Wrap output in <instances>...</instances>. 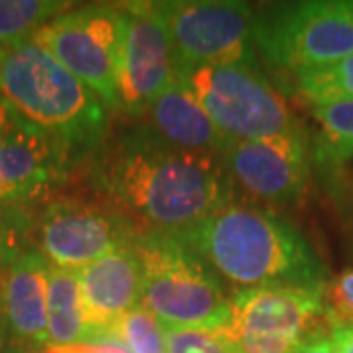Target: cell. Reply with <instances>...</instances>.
Instances as JSON below:
<instances>
[{
  "label": "cell",
  "instance_id": "1",
  "mask_svg": "<svg viewBox=\"0 0 353 353\" xmlns=\"http://www.w3.org/2000/svg\"><path fill=\"white\" fill-rule=\"evenodd\" d=\"M97 185L141 234L185 236L232 202L222 157L173 148L148 124L102 155Z\"/></svg>",
  "mask_w": 353,
  "mask_h": 353
},
{
  "label": "cell",
  "instance_id": "2",
  "mask_svg": "<svg viewBox=\"0 0 353 353\" xmlns=\"http://www.w3.org/2000/svg\"><path fill=\"white\" fill-rule=\"evenodd\" d=\"M185 241L222 281L238 290L303 287L324 290L328 271L312 245L287 218L230 202L185 236Z\"/></svg>",
  "mask_w": 353,
  "mask_h": 353
},
{
  "label": "cell",
  "instance_id": "3",
  "mask_svg": "<svg viewBox=\"0 0 353 353\" xmlns=\"http://www.w3.org/2000/svg\"><path fill=\"white\" fill-rule=\"evenodd\" d=\"M0 97L18 120L55 139L71 159L104 139L108 126L104 102L34 39L8 53Z\"/></svg>",
  "mask_w": 353,
  "mask_h": 353
},
{
  "label": "cell",
  "instance_id": "4",
  "mask_svg": "<svg viewBox=\"0 0 353 353\" xmlns=\"http://www.w3.org/2000/svg\"><path fill=\"white\" fill-rule=\"evenodd\" d=\"M143 259L141 306L165 330L226 328L232 320V294L185 241L163 234H139Z\"/></svg>",
  "mask_w": 353,
  "mask_h": 353
},
{
  "label": "cell",
  "instance_id": "5",
  "mask_svg": "<svg viewBox=\"0 0 353 353\" xmlns=\"http://www.w3.org/2000/svg\"><path fill=\"white\" fill-rule=\"evenodd\" d=\"M176 77L228 139H261L303 132L287 99L255 61L196 65Z\"/></svg>",
  "mask_w": 353,
  "mask_h": 353
},
{
  "label": "cell",
  "instance_id": "6",
  "mask_svg": "<svg viewBox=\"0 0 353 353\" xmlns=\"http://www.w3.org/2000/svg\"><path fill=\"white\" fill-rule=\"evenodd\" d=\"M253 43L294 75L353 55V2L304 0L255 10Z\"/></svg>",
  "mask_w": 353,
  "mask_h": 353
},
{
  "label": "cell",
  "instance_id": "7",
  "mask_svg": "<svg viewBox=\"0 0 353 353\" xmlns=\"http://www.w3.org/2000/svg\"><path fill=\"white\" fill-rule=\"evenodd\" d=\"M222 332L236 353H296L304 341L330 334L324 290L259 287L232 294V320Z\"/></svg>",
  "mask_w": 353,
  "mask_h": 353
},
{
  "label": "cell",
  "instance_id": "8",
  "mask_svg": "<svg viewBox=\"0 0 353 353\" xmlns=\"http://www.w3.org/2000/svg\"><path fill=\"white\" fill-rule=\"evenodd\" d=\"M124 30L122 4H87L69 8L32 39L85 83L106 108L120 110L118 69Z\"/></svg>",
  "mask_w": 353,
  "mask_h": 353
},
{
  "label": "cell",
  "instance_id": "9",
  "mask_svg": "<svg viewBox=\"0 0 353 353\" xmlns=\"http://www.w3.org/2000/svg\"><path fill=\"white\" fill-rule=\"evenodd\" d=\"M176 57V71L196 65L255 61V8L240 0L159 2Z\"/></svg>",
  "mask_w": 353,
  "mask_h": 353
},
{
  "label": "cell",
  "instance_id": "10",
  "mask_svg": "<svg viewBox=\"0 0 353 353\" xmlns=\"http://www.w3.org/2000/svg\"><path fill=\"white\" fill-rule=\"evenodd\" d=\"M141 234L114 206L83 199H55L41 208L34 224L36 250L48 263L79 271L124 248Z\"/></svg>",
  "mask_w": 353,
  "mask_h": 353
},
{
  "label": "cell",
  "instance_id": "11",
  "mask_svg": "<svg viewBox=\"0 0 353 353\" xmlns=\"http://www.w3.org/2000/svg\"><path fill=\"white\" fill-rule=\"evenodd\" d=\"M126 30L120 51L118 101L128 116H143L176 77V57L159 2L122 4Z\"/></svg>",
  "mask_w": 353,
  "mask_h": 353
},
{
  "label": "cell",
  "instance_id": "12",
  "mask_svg": "<svg viewBox=\"0 0 353 353\" xmlns=\"http://www.w3.org/2000/svg\"><path fill=\"white\" fill-rule=\"evenodd\" d=\"M222 165L232 185L255 201L294 204L310 179V152L304 132L261 139H230Z\"/></svg>",
  "mask_w": 353,
  "mask_h": 353
},
{
  "label": "cell",
  "instance_id": "13",
  "mask_svg": "<svg viewBox=\"0 0 353 353\" xmlns=\"http://www.w3.org/2000/svg\"><path fill=\"white\" fill-rule=\"evenodd\" d=\"M71 157L63 148L14 116L0 136V206L28 208L63 181Z\"/></svg>",
  "mask_w": 353,
  "mask_h": 353
},
{
  "label": "cell",
  "instance_id": "14",
  "mask_svg": "<svg viewBox=\"0 0 353 353\" xmlns=\"http://www.w3.org/2000/svg\"><path fill=\"white\" fill-rule=\"evenodd\" d=\"M136 240L77 271L85 318L94 334V345L106 341L108 330L122 316L141 306L143 259Z\"/></svg>",
  "mask_w": 353,
  "mask_h": 353
},
{
  "label": "cell",
  "instance_id": "15",
  "mask_svg": "<svg viewBox=\"0 0 353 353\" xmlns=\"http://www.w3.org/2000/svg\"><path fill=\"white\" fill-rule=\"evenodd\" d=\"M50 263L36 248L20 253L0 275V312L8 326V343L41 352L48 341Z\"/></svg>",
  "mask_w": 353,
  "mask_h": 353
},
{
  "label": "cell",
  "instance_id": "16",
  "mask_svg": "<svg viewBox=\"0 0 353 353\" xmlns=\"http://www.w3.org/2000/svg\"><path fill=\"white\" fill-rule=\"evenodd\" d=\"M148 116V126L159 138L185 152L222 157L230 141L179 77L153 102Z\"/></svg>",
  "mask_w": 353,
  "mask_h": 353
},
{
  "label": "cell",
  "instance_id": "17",
  "mask_svg": "<svg viewBox=\"0 0 353 353\" xmlns=\"http://www.w3.org/2000/svg\"><path fill=\"white\" fill-rule=\"evenodd\" d=\"M48 341L50 347L94 345V334L85 318L79 275L50 265L48 290Z\"/></svg>",
  "mask_w": 353,
  "mask_h": 353
},
{
  "label": "cell",
  "instance_id": "18",
  "mask_svg": "<svg viewBox=\"0 0 353 353\" xmlns=\"http://www.w3.org/2000/svg\"><path fill=\"white\" fill-rule=\"evenodd\" d=\"M73 4L61 0H0V48L14 50Z\"/></svg>",
  "mask_w": 353,
  "mask_h": 353
},
{
  "label": "cell",
  "instance_id": "19",
  "mask_svg": "<svg viewBox=\"0 0 353 353\" xmlns=\"http://www.w3.org/2000/svg\"><path fill=\"white\" fill-rule=\"evenodd\" d=\"M104 343L118 345L128 353H167L163 324L143 306L122 316L108 330Z\"/></svg>",
  "mask_w": 353,
  "mask_h": 353
},
{
  "label": "cell",
  "instance_id": "20",
  "mask_svg": "<svg viewBox=\"0 0 353 353\" xmlns=\"http://www.w3.org/2000/svg\"><path fill=\"white\" fill-rule=\"evenodd\" d=\"M312 116L320 126L322 152L334 159L353 155V99H338L312 104Z\"/></svg>",
  "mask_w": 353,
  "mask_h": 353
},
{
  "label": "cell",
  "instance_id": "21",
  "mask_svg": "<svg viewBox=\"0 0 353 353\" xmlns=\"http://www.w3.org/2000/svg\"><path fill=\"white\" fill-rule=\"evenodd\" d=\"M296 88L308 102L353 99V55L296 73Z\"/></svg>",
  "mask_w": 353,
  "mask_h": 353
},
{
  "label": "cell",
  "instance_id": "22",
  "mask_svg": "<svg viewBox=\"0 0 353 353\" xmlns=\"http://www.w3.org/2000/svg\"><path fill=\"white\" fill-rule=\"evenodd\" d=\"M26 212L28 208L0 206V275L20 253L28 250L26 240L32 222Z\"/></svg>",
  "mask_w": 353,
  "mask_h": 353
},
{
  "label": "cell",
  "instance_id": "23",
  "mask_svg": "<svg viewBox=\"0 0 353 353\" xmlns=\"http://www.w3.org/2000/svg\"><path fill=\"white\" fill-rule=\"evenodd\" d=\"M167 353H236L222 330H165Z\"/></svg>",
  "mask_w": 353,
  "mask_h": 353
},
{
  "label": "cell",
  "instance_id": "24",
  "mask_svg": "<svg viewBox=\"0 0 353 353\" xmlns=\"http://www.w3.org/2000/svg\"><path fill=\"white\" fill-rule=\"evenodd\" d=\"M324 308L332 326H353V267L330 279L324 289Z\"/></svg>",
  "mask_w": 353,
  "mask_h": 353
},
{
  "label": "cell",
  "instance_id": "25",
  "mask_svg": "<svg viewBox=\"0 0 353 353\" xmlns=\"http://www.w3.org/2000/svg\"><path fill=\"white\" fill-rule=\"evenodd\" d=\"M330 341L336 353H353V326H332L330 328Z\"/></svg>",
  "mask_w": 353,
  "mask_h": 353
},
{
  "label": "cell",
  "instance_id": "26",
  "mask_svg": "<svg viewBox=\"0 0 353 353\" xmlns=\"http://www.w3.org/2000/svg\"><path fill=\"white\" fill-rule=\"evenodd\" d=\"M296 353H336L334 352V345L330 341V334H320V336H314L310 340H306L299 347Z\"/></svg>",
  "mask_w": 353,
  "mask_h": 353
},
{
  "label": "cell",
  "instance_id": "27",
  "mask_svg": "<svg viewBox=\"0 0 353 353\" xmlns=\"http://www.w3.org/2000/svg\"><path fill=\"white\" fill-rule=\"evenodd\" d=\"M14 122V114L10 110V106L6 104V101L0 97V136L8 130V128L12 126Z\"/></svg>",
  "mask_w": 353,
  "mask_h": 353
},
{
  "label": "cell",
  "instance_id": "28",
  "mask_svg": "<svg viewBox=\"0 0 353 353\" xmlns=\"http://www.w3.org/2000/svg\"><path fill=\"white\" fill-rule=\"evenodd\" d=\"M6 345H8V326H6L4 316L0 312V353H4Z\"/></svg>",
  "mask_w": 353,
  "mask_h": 353
},
{
  "label": "cell",
  "instance_id": "29",
  "mask_svg": "<svg viewBox=\"0 0 353 353\" xmlns=\"http://www.w3.org/2000/svg\"><path fill=\"white\" fill-rule=\"evenodd\" d=\"M4 353H50L48 350H41V352H32V350H22V347H16V345H6Z\"/></svg>",
  "mask_w": 353,
  "mask_h": 353
},
{
  "label": "cell",
  "instance_id": "30",
  "mask_svg": "<svg viewBox=\"0 0 353 353\" xmlns=\"http://www.w3.org/2000/svg\"><path fill=\"white\" fill-rule=\"evenodd\" d=\"M10 50L6 48H0V77H2V69H4V63H6V57H8Z\"/></svg>",
  "mask_w": 353,
  "mask_h": 353
}]
</instances>
